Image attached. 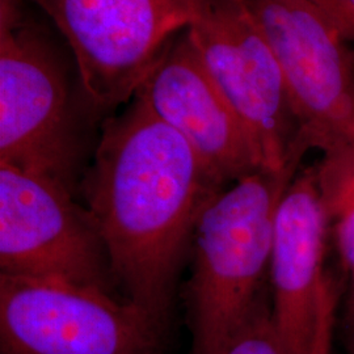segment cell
<instances>
[{"instance_id":"cell-17","label":"cell","mask_w":354,"mask_h":354,"mask_svg":"<svg viewBox=\"0 0 354 354\" xmlns=\"http://www.w3.org/2000/svg\"><path fill=\"white\" fill-rule=\"evenodd\" d=\"M353 354H354V351H353Z\"/></svg>"},{"instance_id":"cell-4","label":"cell","mask_w":354,"mask_h":354,"mask_svg":"<svg viewBox=\"0 0 354 354\" xmlns=\"http://www.w3.org/2000/svg\"><path fill=\"white\" fill-rule=\"evenodd\" d=\"M64 35L95 111L134 97L206 0H30Z\"/></svg>"},{"instance_id":"cell-3","label":"cell","mask_w":354,"mask_h":354,"mask_svg":"<svg viewBox=\"0 0 354 354\" xmlns=\"http://www.w3.org/2000/svg\"><path fill=\"white\" fill-rule=\"evenodd\" d=\"M165 326L99 289L0 273L1 354H163Z\"/></svg>"},{"instance_id":"cell-10","label":"cell","mask_w":354,"mask_h":354,"mask_svg":"<svg viewBox=\"0 0 354 354\" xmlns=\"http://www.w3.org/2000/svg\"><path fill=\"white\" fill-rule=\"evenodd\" d=\"M328 232L314 168L295 175L274 216L269 272L272 313L288 354H308L317 320V288L324 276Z\"/></svg>"},{"instance_id":"cell-1","label":"cell","mask_w":354,"mask_h":354,"mask_svg":"<svg viewBox=\"0 0 354 354\" xmlns=\"http://www.w3.org/2000/svg\"><path fill=\"white\" fill-rule=\"evenodd\" d=\"M82 188L114 283L167 323L183 256L222 187L137 93L124 113L104 122Z\"/></svg>"},{"instance_id":"cell-11","label":"cell","mask_w":354,"mask_h":354,"mask_svg":"<svg viewBox=\"0 0 354 354\" xmlns=\"http://www.w3.org/2000/svg\"><path fill=\"white\" fill-rule=\"evenodd\" d=\"M314 168L328 231L345 268L354 273V140H330Z\"/></svg>"},{"instance_id":"cell-5","label":"cell","mask_w":354,"mask_h":354,"mask_svg":"<svg viewBox=\"0 0 354 354\" xmlns=\"http://www.w3.org/2000/svg\"><path fill=\"white\" fill-rule=\"evenodd\" d=\"M64 67L26 21L23 0H0V163L71 188L77 143Z\"/></svg>"},{"instance_id":"cell-6","label":"cell","mask_w":354,"mask_h":354,"mask_svg":"<svg viewBox=\"0 0 354 354\" xmlns=\"http://www.w3.org/2000/svg\"><path fill=\"white\" fill-rule=\"evenodd\" d=\"M203 66L241 120L260 171L298 167V134L277 57L247 0H206L187 29Z\"/></svg>"},{"instance_id":"cell-13","label":"cell","mask_w":354,"mask_h":354,"mask_svg":"<svg viewBox=\"0 0 354 354\" xmlns=\"http://www.w3.org/2000/svg\"><path fill=\"white\" fill-rule=\"evenodd\" d=\"M337 302V285L333 277L326 273L317 288V320L308 354H330Z\"/></svg>"},{"instance_id":"cell-8","label":"cell","mask_w":354,"mask_h":354,"mask_svg":"<svg viewBox=\"0 0 354 354\" xmlns=\"http://www.w3.org/2000/svg\"><path fill=\"white\" fill-rule=\"evenodd\" d=\"M279 61L298 134L294 151L354 140V61L311 0H247Z\"/></svg>"},{"instance_id":"cell-16","label":"cell","mask_w":354,"mask_h":354,"mask_svg":"<svg viewBox=\"0 0 354 354\" xmlns=\"http://www.w3.org/2000/svg\"><path fill=\"white\" fill-rule=\"evenodd\" d=\"M313 3H315L319 8H322L323 11L326 10V7H327V4H328V0H311Z\"/></svg>"},{"instance_id":"cell-2","label":"cell","mask_w":354,"mask_h":354,"mask_svg":"<svg viewBox=\"0 0 354 354\" xmlns=\"http://www.w3.org/2000/svg\"><path fill=\"white\" fill-rule=\"evenodd\" d=\"M298 167L256 171L207 203L194 230L187 301L192 354H219L259 302L274 216Z\"/></svg>"},{"instance_id":"cell-14","label":"cell","mask_w":354,"mask_h":354,"mask_svg":"<svg viewBox=\"0 0 354 354\" xmlns=\"http://www.w3.org/2000/svg\"><path fill=\"white\" fill-rule=\"evenodd\" d=\"M324 12L342 37L354 41V0H328Z\"/></svg>"},{"instance_id":"cell-15","label":"cell","mask_w":354,"mask_h":354,"mask_svg":"<svg viewBox=\"0 0 354 354\" xmlns=\"http://www.w3.org/2000/svg\"><path fill=\"white\" fill-rule=\"evenodd\" d=\"M352 286H351V292H349V299H348V313H346V319H348V324L349 329L352 332V337L354 340V273L352 274Z\"/></svg>"},{"instance_id":"cell-7","label":"cell","mask_w":354,"mask_h":354,"mask_svg":"<svg viewBox=\"0 0 354 354\" xmlns=\"http://www.w3.org/2000/svg\"><path fill=\"white\" fill-rule=\"evenodd\" d=\"M1 274L112 294L108 254L88 210L53 177L0 163Z\"/></svg>"},{"instance_id":"cell-9","label":"cell","mask_w":354,"mask_h":354,"mask_svg":"<svg viewBox=\"0 0 354 354\" xmlns=\"http://www.w3.org/2000/svg\"><path fill=\"white\" fill-rule=\"evenodd\" d=\"M137 93L189 143L221 187L260 171L241 120L207 73L187 30L168 44Z\"/></svg>"},{"instance_id":"cell-12","label":"cell","mask_w":354,"mask_h":354,"mask_svg":"<svg viewBox=\"0 0 354 354\" xmlns=\"http://www.w3.org/2000/svg\"><path fill=\"white\" fill-rule=\"evenodd\" d=\"M219 354H288L276 328L272 307L263 298Z\"/></svg>"}]
</instances>
